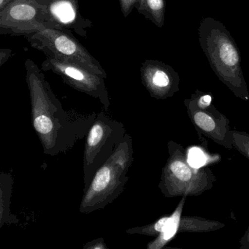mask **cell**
<instances>
[{
    "mask_svg": "<svg viewBox=\"0 0 249 249\" xmlns=\"http://www.w3.org/2000/svg\"><path fill=\"white\" fill-rule=\"evenodd\" d=\"M41 70L59 75L65 84L74 89L97 99L106 110L110 106L106 78L83 67L68 63L54 58L46 57Z\"/></svg>",
    "mask_w": 249,
    "mask_h": 249,
    "instance_id": "cell-6",
    "label": "cell"
},
{
    "mask_svg": "<svg viewBox=\"0 0 249 249\" xmlns=\"http://www.w3.org/2000/svg\"><path fill=\"white\" fill-rule=\"evenodd\" d=\"M37 1H38L40 3H41L42 5H43V4L46 3V2H48L49 0H37Z\"/></svg>",
    "mask_w": 249,
    "mask_h": 249,
    "instance_id": "cell-21",
    "label": "cell"
},
{
    "mask_svg": "<svg viewBox=\"0 0 249 249\" xmlns=\"http://www.w3.org/2000/svg\"><path fill=\"white\" fill-rule=\"evenodd\" d=\"M126 134L123 123L106 112L97 113L86 137L83 157L84 190L88 187L97 170L111 157Z\"/></svg>",
    "mask_w": 249,
    "mask_h": 249,
    "instance_id": "cell-5",
    "label": "cell"
},
{
    "mask_svg": "<svg viewBox=\"0 0 249 249\" xmlns=\"http://www.w3.org/2000/svg\"></svg>",
    "mask_w": 249,
    "mask_h": 249,
    "instance_id": "cell-22",
    "label": "cell"
},
{
    "mask_svg": "<svg viewBox=\"0 0 249 249\" xmlns=\"http://www.w3.org/2000/svg\"><path fill=\"white\" fill-rule=\"evenodd\" d=\"M201 49L217 76L234 91H246L238 47L225 26L206 17L198 29Z\"/></svg>",
    "mask_w": 249,
    "mask_h": 249,
    "instance_id": "cell-3",
    "label": "cell"
},
{
    "mask_svg": "<svg viewBox=\"0 0 249 249\" xmlns=\"http://www.w3.org/2000/svg\"><path fill=\"white\" fill-rule=\"evenodd\" d=\"M120 3L121 11L125 18L132 12L134 8H136L139 0H119Z\"/></svg>",
    "mask_w": 249,
    "mask_h": 249,
    "instance_id": "cell-16",
    "label": "cell"
},
{
    "mask_svg": "<svg viewBox=\"0 0 249 249\" xmlns=\"http://www.w3.org/2000/svg\"><path fill=\"white\" fill-rule=\"evenodd\" d=\"M14 181L11 173L2 172L0 174V228L5 224H17L18 221L11 211Z\"/></svg>",
    "mask_w": 249,
    "mask_h": 249,
    "instance_id": "cell-11",
    "label": "cell"
},
{
    "mask_svg": "<svg viewBox=\"0 0 249 249\" xmlns=\"http://www.w3.org/2000/svg\"><path fill=\"white\" fill-rule=\"evenodd\" d=\"M188 162L192 167L199 168L205 164L206 158H205V154L200 149L194 148L189 151Z\"/></svg>",
    "mask_w": 249,
    "mask_h": 249,
    "instance_id": "cell-14",
    "label": "cell"
},
{
    "mask_svg": "<svg viewBox=\"0 0 249 249\" xmlns=\"http://www.w3.org/2000/svg\"><path fill=\"white\" fill-rule=\"evenodd\" d=\"M195 120L196 124L199 127L202 128L203 130L207 131V132H211V131L213 130L214 128H215L214 121L208 115L202 113V112L196 113L195 114Z\"/></svg>",
    "mask_w": 249,
    "mask_h": 249,
    "instance_id": "cell-15",
    "label": "cell"
},
{
    "mask_svg": "<svg viewBox=\"0 0 249 249\" xmlns=\"http://www.w3.org/2000/svg\"><path fill=\"white\" fill-rule=\"evenodd\" d=\"M133 139L126 133L111 157L100 167L84 190L81 213L89 214L114 202L124 191L134 161Z\"/></svg>",
    "mask_w": 249,
    "mask_h": 249,
    "instance_id": "cell-2",
    "label": "cell"
},
{
    "mask_svg": "<svg viewBox=\"0 0 249 249\" xmlns=\"http://www.w3.org/2000/svg\"><path fill=\"white\" fill-rule=\"evenodd\" d=\"M138 12L158 27H163L165 18L164 0H139L136 6Z\"/></svg>",
    "mask_w": 249,
    "mask_h": 249,
    "instance_id": "cell-12",
    "label": "cell"
},
{
    "mask_svg": "<svg viewBox=\"0 0 249 249\" xmlns=\"http://www.w3.org/2000/svg\"><path fill=\"white\" fill-rule=\"evenodd\" d=\"M48 22L46 5L37 0H13L0 11V33L21 36L36 24Z\"/></svg>",
    "mask_w": 249,
    "mask_h": 249,
    "instance_id": "cell-7",
    "label": "cell"
},
{
    "mask_svg": "<svg viewBox=\"0 0 249 249\" xmlns=\"http://www.w3.org/2000/svg\"><path fill=\"white\" fill-rule=\"evenodd\" d=\"M168 171L176 178L182 181L190 180L192 176L190 168L180 160H176L170 162L168 166Z\"/></svg>",
    "mask_w": 249,
    "mask_h": 249,
    "instance_id": "cell-13",
    "label": "cell"
},
{
    "mask_svg": "<svg viewBox=\"0 0 249 249\" xmlns=\"http://www.w3.org/2000/svg\"><path fill=\"white\" fill-rule=\"evenodd\" d=\"M43 5L48 12L46 27L68 33L72 30L87 37L92 23L81 15L78 0H49Z\"/></svg>",
    "mask_w": 249,
    "mask_h": 249,
    "instance_id": "cell-8",
    "label": "cell"
},
{
    "mask_svg": "<svg viewBox=\"0 0 249 249\" xmlns=\"http://www.w3.org/2000/svg\"><path fill=\"white\" fill-rule=\"evenodd\" d=\"M21 36H24L32 47L43 52L46 57L79 65L107 78L100 62L68 32L39 24L24 31Z\"/></svg>",
    "mask_w": 249,
    "mask_h": 249,
    "instance_id": "cell-4",
    "label": "cell"
},
{
    "mask_svg": "<svg viewBox=\"0 0 249 249\" xmlns=\"http://www.w3.org/2000/svg\"><path fill=\"white\" fill-rule=\"evenodd\" d=\"M211 96L210 95H204L199 99V104L202 106H209L210 103H211Z\"/></svg>",
    "mask_w": 249,
    "mask_h": 249,
    "instance_id": "cell-19",
    "label": "cell"
},
{
    "mask_svg": "<svg viewBox=\"0 0 249 249\" xmlns=\"http://www.w3.org/2000/svg\"><path fill=\"white\" fill-rule=\"evenodd\" d=\"M141 81L153 97L168 95L178 82V74L170 65L154 59H148L141 68Z\"/></svg>",
    "mask_w": 249,
    "mask_h": 249,
    "instance_id": "cell-9",
    "label": "cell"
},
{
    "mask_svg": "<svg viewBox=\"0 0 249 249\" xmlns=\"http://www.w3.org/2000/svg\"><path fill=\"white\" fill-rule=\"evenodd\" d=\"M25 68L32 123L43 153L51 157L65 154L87 137L97 114H81L65 110L38 66L28 59Z\"/></svg>",
    "mask_w": 249,
    "mask_h": 249,
    "instance_id": "cell-1",
    "label": "cell"
},
{
    "mask_svg": "<svg viewBox=\"0 0 249 249\" xmlns=\"http://www.w3.org/2000/svg\"><path fill=\"white\" fill-rule=\"evenodd\" d=\"M12 56V50L2 49L0 50V66H2Z\"/></svg>",
    "mask_w": 249,
    "mask_h": 249,
    "instance_id": "cell-18",
    "label": "cell"
},
{
    "mask_svg": "<svg viewBox=\"0 0 249 249\" xmlns=\"http://www.w3.org/2000/svg\"><path fill=\"white\" fill-rule=\"evenodd\" d=\"M13 0H0V11L4 9L7 5H9Z\"/></svg>",
    "mask_w": 249,
    "mask_h": 249,
    "instance_id": "cell-20",
    "label": "cell"
},
{
    "mask_svg": "<svg viewBox=\"0 0 249 249\" xmlns=\"http://www.w3.org/2000/svg\"><path fill=\"white\" fill-rule=\"evenodd\" d=\"M84 249H107L103 237H99L92 241L88 242L84 246Z\"/></svg>",
    "mask_w": 249,
    "mask_h": 249,
    "instance_id": "cell-17",
    "label": "cell"
},
{
    "mask_svg": "<svg viewBox=\"0 0 249 249\" xmlns=\"http://www.w3.org/2000/svg\"><path fill=\"white\" fill-rule=\"evenodd\" d=\"M179 217L180 211L178 210L172 216L163 217L153 225L132 227L126 230V232L129 234L143 235H154L155 233H160V235L154 240V243L158 247H162L176 234L178 226Z\"/></svg>",
    "mask_w": 249,
    "mask_h": 249,
    "instance_id": "cell-10",
    "label": "cell"
}]
</instances>
